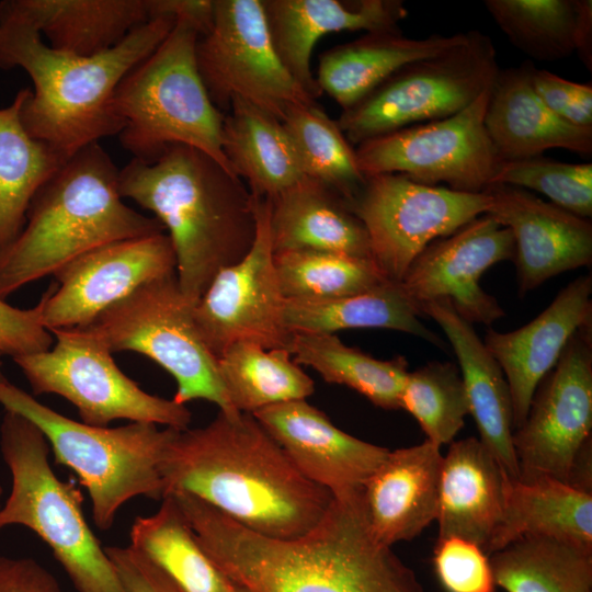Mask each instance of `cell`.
I'll return each instance as SVG.
<instances>
[{"mask_svg":"<svg viewBox=\"0 0 592 592\" xmlns=\"http://www.w3.org/2000/svg\"><path fill=\"white\" fill-rule=\"evenodd\" d=\"M217 366L227 397L238 412L253 414L315 392L314 380L285 349L237 342L217 357Z\"/></svg>","mask_w":592,"mask_h":592,"instance_id":"obj_35","label":"cell"},{"mask_svg":"<svg viewBox=\"0 0 592 592\" xmlns=\"http://www.w3.org/2000/svg\"><path fill=\"white\" fill-rule=\"evenodd\" d=\"M513 235L489 214L432 241L412 262L400 284L419 306L448 298L469 323L491 325L505 316L498 300L479 284L492 265L513 261ZM421 310V309H420Z\"/></svg>","mask_w":592,"mask_h":592,"instance_id":"obj_18","label":"cell"},{"mask_svg":"<svg viewBox=\"0 0 592 592\" xmlns=\"http://www.w3.org/2000/svg\"><path fill=\"white\" fill-rule=\"evenodd\" d=\"M252 415L297 469L333 497L362 490L389 453L343 432L306 399L273 405Z\"/></svg>","mask_w":592,"mask_h":592,"instance_id":"obj_20","label":"cell"},{"mask_svg":"<svg viewBox=\"0 0 592 592\" xmlns=\"http://www.w3.org/2000/svg\"><path fill=\"white\" fill-rule=\"evenodd\" d=\"M288 352L295 363L311 367L327 383L346 386L382 409H400L409 373L403 356L377 360L332 333H293Z\"/></svg>","mask_w":592,"mask_h":592,"instance_id":"obj_34","label":"cell"},{"mask_svg":"<svg viewBox=\"0 0 592 592\" xmlns=\"http://www.w3.org/2000/svg\"><path fill=\"white\" fill-rule=\"evenodd\" d=\"M400 409L418 421L429 442L439 447L452 443L469 414L459 368L451 362H431L409 372Z\"/></svg>","mask_w":592,"mask_h":592,"instance_id":"obj_41","label":"cell"},{"mask_svg":"<svg viewBox=\"0 0 592 592\" xmlns=\"http://www.w3.org/2000/svg\"><path fill=\"white\" fill-rule=\"evenodd\" d=\"M223 150L259 198H272L306 178L282 122L240 100L225 115Z\"/></svg>","mask_w":592,"mask_h":592,"instance_id":"obj_31","label":"cell"},{"mask_svg":"<svg viewBox=\"0 0 592 592\" xmlns=\"http://www.w3.org/2000/svg\"><path fill=\"white\" fill-rule=\"evenodd\" d=\"M160 469L164 497L192 494L271 538L305 535L333 498L297 469L250 413L219 411L205 426L179 430Z\"/></svg>","mask_w":592,"mask_h":592,"instance_id":"obj_2","label":"cell"},{"mask_svg":"<svg viewBox=\"0 0 592 592\" xmlns=\"http://www.w3.org/2000/svg\"><path fill=\"white\" fill-rule=\"evenodd\" d=\"M420 309L441 327L456 354L469 414L476 422L480 442L509 477L519 479L512 442V398L502 368L473 325L456 312L448 298L430 300Z\"/></svg>","mask_w":592,"mask_h":592,"instance_id":"obj_24","label":"cell"},{"mask_svg":"<svg viewBox=\"0 0 592 592\" xmlns=\"http://www.w3.org/2000/svg\"><path fill=\"white\" fill-rule=\"evenodd\" d=\"M30 92L20 90L0 109V253L21 232L38 190L70 158L24 128L20 112Z\"/></svg>","mask_w":592,"mask_h":592,"instance_id":"obj_32","label":"cell"},{"mask_svg":"<svg viewBox=\"0 0 592 592\" xmlns=\"http://www.w3.org/2000/svg\"><path fill=\"white\" fill-rule=\"evenodd\" d=\"M592 322L538 384L512 435L520 479L548 477L591 492Z\"/></svg>","mask_w":592,"mask_h":592,"instance_id":"obj_11","label":"cell"},{"mask_svg":"<svg viewBox=\"0 0 592 592\" xmlns=\"http://www.w3.org/2000/svg\"><path fill=\"white\" fill-rule=\"evenodd\" d=\"M442 460L440 447L428 440L389 451L362 491L378 542L392 547L411 540L436 521Z\"/></svg>","mask_w":592,"mask_h":592,"instance_id":"obj_23","label":"cell"},{"mask_svg":"<svg viewBox=\"0 0 592 592\" xmlns=\"http://www.w3.org/2000/svg\"><path fill=\"white\" fill-rule=\"evenodd\" d=\"M262 4L278 58L312 100L322 94L310 68L312 50L322 36L397 31L408 15L400 0H262Z\"/></svg>","mask_w":592,"mask_h":592,"instance_id":"obj_22","label":"cell"},{"mask_svg":"<svg viewBox=\"0 0 592 592\" xmlns=\"http://www.w3.org/2000/svg\"><path fill=\"white\" fill-rule=\"evenodd\" d=\"M118 191L168 231L180 289L193 303L254 242L255 197L240 178L197 148L175 144L153 161L133 158L118 172Z\"/></svg>","mask_w":592,"mask_h":592,"instance_id":"obj_3","label":"cell"},{"mask_svg":"<svg viewBox=\"0 0 592 592\" xmlns=\"http://www.w3.org/2000/svg\"><path fill=\"white\" fill-rule=\"evenodd\" d=\"M255 213L251 249L223 269L194 305L198 332L216 358L237 342L288 351L292 339L284 319L286 298L274 264L267 198L255 197Z\"/></svg>","mask_w":592,"mask_h":592,"instance_id":"obj_16","label":"cell"},{"mask_svg":"<svg viewBox=\"0 0 592 592\" xmlns=\"http://www.w3.org/2000/svg\"><path fill=\"white\" fill-rule=\"evenodd\" d=\"M175 254L166 232L115 241L78 258L55 275L42 295L48 331L82 328L140 286L175 273Z\"/></svg>","mask_w":592,"mask_h":592,"instance_id":"obj_17","label":"cell"},{"mask_svg":"<svg viewBox=\"0 0 592 592\" xmlns=\"http://www.w3.org/2000/svg\"><path fill=\"white\" fill-rule=\"evenodd\" d=\"M126 592H184L152 559L132 547H104Z\"/></svg>","mask_w":592,"mask_h":592,"instance_id":"obj_46","label":"cell"},{"mask_svg":"<svg viewBox=\"0 0 592 592\" xmlns=\"http://www.w3.org/2000/svg\"><path fill=\"white\" fill-rule=\"evenodd\" d=\"M487 212L510 229L515 243L519 294L592 262V224L515 186L494 184Z\"/></svg>","mask_w":592,"mask_h":592,"instance_id":"obj_19","label":"cell"},{"mask_svg":"<svg viewBox=\"0 0 592 592\" xmlns=\"http://www.w3.org/2000/svg\"><path fill=\"white\" fill-rule=\"evenodd\" d=\"M592 322V277L566 285L535 319L509 332L489 329L482 340L508 382L513 428L524 422L540 380L555 366L571 337Z\"/></svg>","mask_w":592,"mask_h":592,"instance_id":"obj_21","label":"cell"},{"mask_svg":"<svg viewBox=\"0 0 592 592\" xmlns=\"http://www.w3.org/2000/svg\"><path fill=\"white\" fill-rule=\"evenodd\" d=\"M0 592H62L57 579L43 565L23 558L0 582Z\"/></svg>","mask_w":592,"mask_h":592,"instance_id":"obj_47","label":"cell"},{"mask_svg":"<svg viewBox=\"0 0 592 592\" xmlns=\"http://www.w3.org/2000/svg\"><path fill=\"white\" fill-rule=\"evenodd\" d=\"M47 351L14 358L34 395L55 394L71 402L83 423L107 426L118 419L185 430L192 413L185 405L143 390L116 365L112 352L83 328L52 331Z\"/></svg>","mask_w":592,"mask_h":592,"instance_id":"obj_12","label":"cell"},{"mask_svg":"<svg viewBox=\"0 0 592 592\" xmlns=\"http://www.w3.org/2000/svg\"><path fill=\"white\" fill-rule=\"evenodd\" d=\"M281 122L303 173L333 189L349 204L366 178L357 167L355 149L338 122L316 102L291 109Z\"/></svg>","mask_w":592,"mask_h":592,"instance_id":"obj_38","label":"cell"},{"mask_svg":"<svg viewBox=\"0 0 592 592\" xmlns=\"http://www.w3.org/2000/svg\"><path fill=\"white\" fill-rule=\"evenodd\" d=\"M110 155L92 143L71 156L36 193L15 240L0 253V297L105 244L166 232L156 217L128 207Z\"/></svg>","mask_w":592,"mask_h":592,"instance_id":"obj_5","label":"cell"},{"mask_svg":"<svg viewBox=\"0 0 592 592\" xmlns=\"http://www.w3.org/2000/svg\"><path fill=\"white\" fill-rule=\"evenodd\" d=\"M490 88L452 116L360 144L355 155L361 173L365 178L399 173L426 185L445 183L459 192H485L501 162L485 126Z\"/></svg>","mask_w":592,"mask_h":592,"instance_id":"obj_15","label":"cell"},{"mask_svg":"<svg viewBox=\"0 0 592 592\" xmlns=\"http://www.w3.org/2000/svg\"><path fill=\"white\" fill-rule=\"evenodd\" d=\"M491 38L477 31L442 53L410 62L358 103L342 111L339 127L352 145L452 116L490 88L498 71Z\"/></svg>","mask_w":592,"mask_h":592,"instance_id":"obj_10","label":"cell"},{"mask_svg":"<svg viewBox=\"0 0 592 592\" xmlns=\"http://www.w3.org/2000/svg\"><path fill=\"white\" fill-rule=\"evenodd\" d=\"M419 306L400 283L386 281L355 295L317 300L286 299L284 319L291 333H332L382 328L417 335L433 344L441 340L420 320Z\"/></svg>","mask_w":592,"mask_h":592,"instance_id":"obj_33","label":"cell"},{"mask_svg":"<svg viewBox=\"0 0 592 592\" xmlns=\"http://www.w3.org/2000/svg\"><path fill=\"white\" fill-rule=\"evenodd\" d=\"M433 568L445 592H496L489 556L480 546L467 539H437Z\"/></svg>","mask_w":592,"mask_h":592,"instance_id":"obj_43","label":"cell"},{"mask_svg":"<svg viewBox=\"0 0 592 592\" xmlns=\"http://www.w3.org/2000/svg\"><path fill=\"white\" fill-rule=\"evenodd\" d=\"M0 449L12 478L0 508V530L21 525L34 532L52 549L77 592H126L84 517L80 489L55 475L43 432L23 415L5 411Z\"/></svg>","mask_w":592,"mask_h":592,"instance_id":"obj_8","label":"cell"},{"mask_svg":"<svg viewBox=\"0 0 592 592\" xmlns=\"http://www.w3.org/2000/svg\"><path fill=\"white\" fill-rule=\"evenodd\" d=\"M129 537L130 546L152 559L184 592H236L198 544L173 496H166L155 514L137 516Z\"/></svg>","mask_w":592,"mask_h":592,"instance_id":"obj_37","label":"cell"},{"mask_svg":"<svg viewBox=\"0 0 592 592\" xmlns=\"http://www.w3.org/2000/svg\"><path fill=\"white\" fill-rule=\"evenodd\" d=\"M194 305L173 273L140 286L82 328L112 353L137 352L164 368L177 382L175 402L203 399L221 412L238 413L221 384L217 358L198 332Z\"/></svg>","mask_w":592,"mask_h":592,"instance_id":"obj_9","label":"cell"},{"mask_svg":"<svg viewBox=\"0 0 592 592\" xmlns=\"http://www.w3.org/2000/svg\"><path fill=\"white\" fill-rule=\"evenodd\" d=\"M169 14L132 31L113 48L81 57L48 46L38 30L11 4L0 2V69L20 67L34 84L21 107L26 132L68 157L92 143L118 136L113 111L122 79L164 41L175 24Z\"/></svg>","mask_w":592,"mask_h":592,"instance_id":"obj_4","label":"cell"},{"mask_svg":"<svg viewBox=\"0 0 592 592\" xmlns=\"http://www.w3.org/2000/svg\"><path fill=\"white\" fill-rule=\"evenodd\" d=\"M503 471L479 439L452 442L441 467L437 539L459 537L486 550L502 515Z\"/></svg>","mask_w":592,"mask_h":592,"instance_id":"obj_27","label":"cell"},{"mask_svg":"<svg viewBox=\"0 0 592 592\" xmlns=\"http://www.w3.org/2000/svg\"><path fill=\"white\" fill-rule=\"evenodd\" d=\"M349 206L367 232L372 260L388 280L400 283L432 241L487 214L490 196L382 173L367 177Z\"/></svg>","mask_w":592,"mask_h":592,"instance_id":"obj_14","label":"cell"},{"mask_svg":"<svg viewBox=\"0 0 592 592\" xmlns=\"http://www.w3.org/2000/svg\"><path fill=\"white\" fill-rule=\"evenodd\" d=\"M501 519L490 556L519 538L549 537L592 550V493L548 477L515 479L503 471Z\"/></svg>","mask_w":592,"mask_h":592,"instance_id":"obj_28","label":"cell"},{"mask_svg":"<svg viewBox=\"0 0 592 592\" xmlns=\"http://www.w3.org/2000/svg\"><path fill=\"white\" fill-rule=\"evenodd\" d=\"M1 497H2V488L0 486V508H1Z\"/></svg>","mask_w":592,"mask_h":592,"instance_id":"obj_50","label":"cell"},{"mask_svg":"<svg viewBox=\"0 0 592 592\" xmlns=\"http://www.w3.org/2000/svg\"><path fill=\"white\" fill-rule=\"evenodd\" d=\"M502 184L544 194L577 216H592V163H570L542 156L501 161L491 185Z\"/></svg>","mask_w":592,"mask_h":592,"instance_id":"obj_42","label":"cell"},{"mask_svg":"<svg viewBox=\"0 0 592 592\" xmlns=\"http://www.w3.org/2000/svg\"><path fill=\"white\" fill-rule=\"evenodd\" d=\"M53 338L42 322V305L20 309L0 297V351L13 360L47 351Z\"/></svg>","mask_w":592,"mask_h":592,"instance_id":"obj_45","label":"cell"},{"mask_svg":"<svg viewBox=\"0 0 592 592\" xmlns=\"http://www.w3.org/2000/svg\"><path fill=\"white\" fill-rule=\"evenodd\" d=\"M531 83L542 102L561 119L580 127H592V84L567 80L534 65Z\"/></svg>","mask_w":592,"mask_h":592,"instance_id":"obj_44","label":"cell"},{"mask_svg":"<svg viewBox=\"0 0 592 592\" xmlns=\"http://www.w3.org/2000/svg\"><path fill=\"white\" fill-rule=\"evenodd\" d=\"M274 264L286 299L339 298L366 292L388 281L373 260L343 253L285 251L274 253Z\"/></svg>","mask_w":592,"mask_h":592,"instance_id":"obj_39","label":"cell"},{"mask_svg":"<svg viewBox=\"0 0 592 592\" xmlns=\"http://www.w3.org/2000/svg\"><path fill=\"white\" fill-rule=\"evenodd\" d=\"M267 200L274 253L318 250L372 260L363 224L328 185L306 177Z\"/></svg>","mask_w":592,"mask_h":592,"instance_id":"obj_26","label":"cell"},{"mask_svg":"<svg viewBox=\"0 0 592 592\" xmlns=\"http://www.w3.org/2000/svg\"><path fill=\"white\" fill-rule=\"evenodd\" d=\"M201 34L196 22L178 16L157 49L122 79L112 101L123 124L118 138L141 161L180 144L204 151L235 174L223 150L225 114L212 102L196 64Z\"/></svg>","mask_w":592,"mask_h":592,"instance_id":"obj_6","label":"cell"},{"mask_svg":"<svg viewBox=\"0 0 592 592\" xmlns=\"http://www.w3.org/2000/svg\"><path fill=\"white\" fill-rule=\"evenodd\" d=\"M49 42L81 57L104 53L158 15L157 0H10Z\"/></svg>","mask_w":592,"mask_h":592,"instance_id":"obj_30","label":"cell"},{"mask_svg":"<svg viewBox=\"0 0 592 592\" xmlns=\"http://www.w3.org/2000/svg\"><path fill=\"white\" fill-rule=\"evenodd\" d=\"M2 355H3V354H2V352L0 351V378H3V377H4L3 374H2V372H1V365H2L1 356H2Z\"/></svg>","mask_w":592,"mask_h":592,"instance_id":"obj_49","label":"cell"},{"mask_svg":"<svg viewBox=\"0 0 592 592\" xmlns=\"http://www.w3.org/2000/svg\"><path fill=\"white\" fill-rule=\"evenodd\" d=\"M578 16L574 32V52L591 72L592 70V1L577 0Z\"/></svg>","mask_w":592,"mask_h":592,"instance_id":"obj_48","label":"cell"},{"mask_svg":"<svg viewBox=\"0 0 592 592\" xmlns=\"http://www.w3.org/2000/svg\"><path fill=\"white\" fill-rule=\"evenodd\" d=\"M489 559L505 592H592V550L566 542L522 537Z\"/></svg>","mask_w":592,"mask_h":592,"instance_id":"obj_36","label":"cell"},{"mask_svg":"<svg viewBox=\"0 0 592 592\" xmlns=\"http://www.w3.org/2000/svg\"><path fill=\"white\" fill-rule=\"evenodd\" d=\"M467 32L410 38L400 30L367 33L335 46L319 58L317 83L342 111L358 103L403 66L434 56L459 43Z\"/></svg>","mask_w":592,"mask_h":592,"instance_id":"obj_29","label":"cell"},{"mask_svg":"<svg viewBox=\"0 0 592 592\" xmlns=\"http://www.w3.org/2000/svg\"><path fill=\"white\" fill-rule=\"evenodd\" d=\"M235 589H236V592H243V591H241V590H239V589H237V588H235Z\"/></svg>","mask_w":592,"mask_h":592,"instance_id":"obj_51","label":"cell"},{"mask_svg":"<svg viewBox=\"0 0 592 592\" xmlns=\"http://www.w3.org/2000/svg\"><path fill=\"white\" fill-rule=\"evenodd\" d=\"M0 405L33 422L45 435L56 463L71 468L90 496L92 516L101 530L112 527L130 499L164 497L161 463L178 429L132 422L117 428L78 422L41 403L0 378Z\"/></svg>","mask_w":592,"mask_h":592,"instance_id":"obj_7","label":"cell"},{"mask_svg":"<svg viewBox=\"0 0 592 592\" xmlns=\"http://www.w3.org/2000/svg\"><path fill=\"white\" fill-rule=\"evenodd\" d=\"M195 55L207 93L221 112L240 100L282 121L291 109L315 102L278 58L262 0H213V22L198 36Z\"/></svg>","mask_w":592,"mask_h":592,"instance_id":"obj_13","label":"cell"},{"mask_svg":"<svg viewBox=\"0 0 592 592\" xmlns=\"http://www.w3.org/2000/svg\"><path fill=\"white\" fill-rule=\"evenodd\" d=\"M533 62L499 69L485 115L488 136L501 161L542 156L560 148L592 153V127L572 125L555 115L531 83Z\"/></svg>","mask_w":592,"mask_h":592,"instance_id":"obj_25","label":"cell"},{"mask_svg":"<svg viewBox=\"0 0 592 592\" xmlns=\"http://www.w3.org/2000/svg\"><path fill=\"white\" fill-rule=\"evenodd\" d=\"M362 491L332 496L321 521L293 539L252 532L192 494H170L210 560L243 592H424L374 536Z\"/></svg>","mask_w":592,"mask_h":592,"instance_id":"obj_1","label":"cell"},{"mask_svg":"<svg viewBox=\"0 0 592 592\" xmlns=\"http://www.w3.org/2000/svg\"><path fill=\"white\" fill-rule=\"evenodd\" d=\"M496 24L527 56L540 61L574 53L577 0H486Z\"/></svg>","mask_w":592,"mask_h":592,"instance_id":"obj_40","label":"cell"}]
</instances>
